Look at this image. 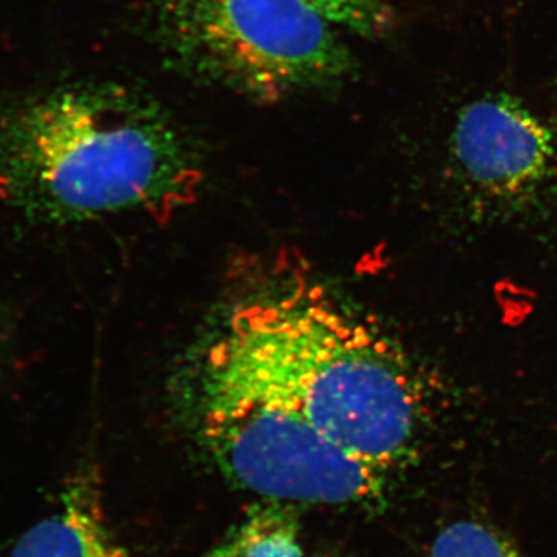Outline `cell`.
Masks as SVG:
<instances>
[{"instance_id": "1", "label": "cell", "mask_w": 557, "mask_h": 557, "mask_svg": "<svg viewBox=\"0 0 557 557\" xmlns=\"http://www.w3.org/2000/svg\"><path fill=\"white\" fill-rule=\"evenodd\" d=\"M201 373L287 403L386 474L416 449L424 410L408 358L298 273L236 304Z\"/></svg>"}, {"instance_id": "2", "label": "cell", "mask_w": 557, "mask_h": 557, "mask_svg": "<svg viewBox=\"0 0 557 557\" xmlns=\"http://www.w3.org/2000/svg\"><path fill=\"white\" fill-rule=\"evenodd\" d=\"M200 180L177 127L124 84L64 81L0 113V199L33 225L135 209L170 218L196 199Z\"/></svg>"}, {"instance_id": "3", "label": "cell", "mask_w": 557, "mask_h": 557, "mask_svg": "<svg viewBox=\"0 0 557 557\" xmlns=\"http://www.w3.org/2000/svg\"><path fill=\"white\" fill-rule=\"evenodd\" d=\"M159 13L183 67L249 100L333 86L354 69L333 24L304 0H160Z\"/></svg>"}, {"instance_id": "4", "label": "cell", "mask_w": 557, "mask_h": 557, "mask_svg": "<svg viewBox=\"0 0 557 557\" xmlns=\"http://www.w3.org/2000/svg\"><path fill=\"white\" fill-rule=\"evenodd\" d=\"M199 435L230 482L265 500L384 507L388 474L339 448L287 403L200 376Z\"/></svg>"}, {"instance_id": "5", "label": "cell", "mask_w": 557, "mask_h": 557, "mask_svg": "<svg viewBox=\"0 0 557 557\" xmlns=\"http://www.w3.org/2000/svg\"><path fill=\"white\" fill-rule=\"evenodd\" d=\"M453 157L479 196L505 207L533 199L556 160L552 131L518 98L493 94L458 113Z\"/></svg>"}, {"instance_id": "6", "label": "cell", "mask_w": 557, "mask_h": 557, "mask_svg": "<svg viewBox=\"0 0 557 557\" xmlns=\"http://www.w3.org/2000/svg\"><path fill=\"white\" fill-rule=\"evenodd\" d=\"M9 557H131L106 518L97 469L79 468L57 508L17 539Z\"/></svg>"}, {"instance_id": "7", "label": "cell", "mask_w": 557, "mask_h": 557, "mask_svg": "<svg viewBox=\"0 0 557 557\" xmlns=\"http://www.w3.org/2000/svg\"><path fill=\"white\" fill-rule=\"evenodd\" d=\"M293 505L267 500L203 557H306Z\"/></svg>"}, {"instance_id": "8", "label": "cell", "mask_w": 557, "mask_h": 557, "mask_svg": "<svg viewBox=\"0 0 557 557\" xmlns=\"http://www.w3.org/2000/svg\"><path fill=\"white\" fill-rule=\"evenodd\" d=\"M431 557H525L505 534L478 520H458L440 531Z\"/></svg>"}, {"instance_id": "9", "label": "cell", "mask_w": 557, "mask_h": 557, "mask_svg": "<svg viewBox=\"0 0 557 557\" xmlns=\"http://www.w3.org/2000/svg\"><path fill=\"white\" fill-rule=\"evenodd\" d=\"M330 24L376 38L394 24V13L383 0H304Z\"/></svg>"}, {"instance_id": "10", "label": "cell", "mask_w": 557, "mask_h": 557, "mask_svg": "<svg viewBox=\"0 0 557 557\" xmlns=\"http://www.w3.org/2000/svg\"><path fill=\"white\" fill-rule=\"evenodd\" d=\"M14 339H16V333H14L13 317H11L10 310L0 302V380L5 375L11 359H13Z\"/></svg>"}]
</instances>
